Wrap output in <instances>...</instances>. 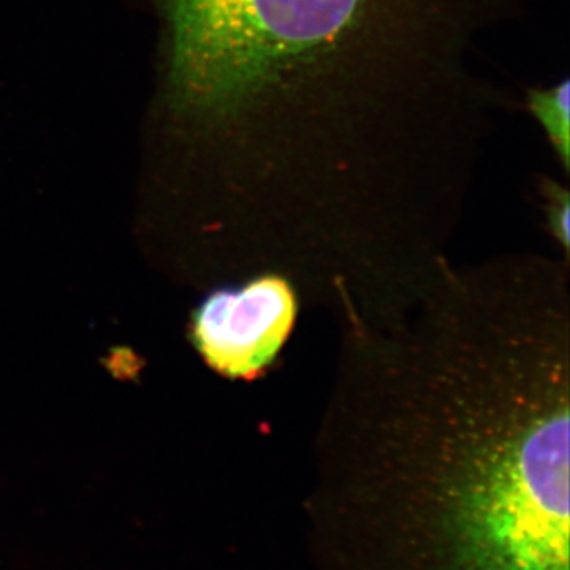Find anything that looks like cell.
<instances>
[{
	"instance_id": "obj_1",
	"label": "cell",
	"mask_w": 570,
	"mask_h": 570,
	"mask_svg": "<svg viewBox=\"0 0 570 570\" xmlns=\"http://www.w3.org/2000/svg\"><path fill=\"white\" fill-rule=\"evenodd\" d=\"M569 258H441L343 321L317 504L422 534L445 570H569Z\"/></svg>"
},
{
	"instance_id": "obj_2",
	"label": "cell",
	"mask_w": 570,
	"mask_h": 570,
	"mask_svg": "<svg viewBox=\"0 0 570 570\" xmlns=\"http://www.w3.org/2000/svg\"><path fill=\"white\" fill-rule=\"evenodd\" d=\"M171 86L194 111H225L340 36L362 0H165Z\"/></svg>"
},
{
	"instance_id": "obj_3",
	"label": "cell",
	"mask_w": 570,
	"mask_h": 570,
	"mask_svg": "<svg viewBox=\"0 0 570 570\" xmlns=\"http://www.w3.org/2000/svg\"><path fill=\"white\" fill-rule=\"evenodd\" d=\"M298 296L276 275L217 288L194 311L190 340L206 365L234 381H254L294 328Z\"/></svg>"
},
{
	"instance_id": "obj_4",
	"label": "cell",
	"mask_w": 570,
	"mask_h": 570,
	"mask_svg": "<svg viewBox=\"0 0 570 570\" xmlns=\"http://www.w3.org/2000/svg\"><path fill=\"white\" fill-rule=\"evenodd\" d=\"M569 81L562 82L550 91H531L530 108L532 115L542 124L554 151L562 165H569Z\"/></svg>"
},
{
	"instance_id": "obj_5",
	"label": "cell",
	"mask_w": 570,
	"mask_h": 570,
	"mask_svg": "<svg viewBox=\"0 0 570 570\" xmlns=\"http://www.w3.org/2000/svg\"><path fill=\"white\" fill-rule=\"evenodd\" d=\"M547 202H549V227L551 235L562 246L564 254L569 253V193L564 187L550 184L547 187ZM569 255V254H568Z\"/></svg>"
}]
</instances>
